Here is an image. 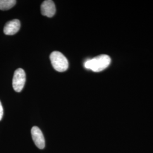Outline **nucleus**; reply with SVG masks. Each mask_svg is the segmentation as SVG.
Listing matches in <instances>:
<instances>
[{"instance_id": "6", "label": "nucleus", "mask_w": 153, "mask_h": 153, "mask_svg": "<svg viewBox=\"0 0 153 153\" xmlns=\"http://www.w3.org/2000/svg\"><path fill=\"white\" fill-rule=\"evenodd\" d=\"M21 22L18 19H13L7 22L4 28V33L7 35H13L18 32Z\"/></svg>"}, {"instance_id": "8", "label": "nucleus", "mask_w": 153, "mask_h": 153, "mask_svg": "<svg viewBox=\"0 0 153 153\" xmlns=\"http://www.w3.org/2000/svg\"><path fill=\"white\" fill-rule=\"evenodd\" d=\"M3 115H4V109H3V107H2V105L1 104V102L0 101V121L2 120Z\"/></svg>"}, {"instance_id": "7", "label": "nucleus", "mask_w": 153, "mask_h": 153, "mask_svg": "<svg viewBox=\"0 0 153 153\" xmlns=\"http://www.w3.org/2000/svg\"><path fill=\"white\" fill-rule=\"evenodd\" d=\"M15 0H0V10H7L10 9L16 5Z\"/></svg>"}, {"instance_id": "3", "label": "nucleus", "mask_w": 153, "mask_h": 153, "mask_svg": "<svg viewBox=\"0 0 153 153\" xmlns=\"http://www.w3.org/2000/svg\"><path fill=\"white\" fill-rule=\"evenodd\" d=\"M26 82V73L23 69L19 68L14 72L13 78V87L18 93L21 92L25 86Z\"/></svg>"}, {"instance_id": "2", "label": "nucleus", "mask_w": 153, "mask_h": 153, "mask_svg": "<svg viewBox=\"0 0 153 153\" xmlns=\"http://www.w3.org/2000/svg\"><path fill=\"white\" fill-rule=\"evenodd\" d=\"M50 60L53 68L59 72L65 71L68 69L69 63L65 56L58 51H54L50 55Z\"/></svg>"}, {"instance_id": "4", "label": "nucleus", "mask_w": 153, "mask_h": 153, "mask_svg": "<svg viewBox=\"0 0 153 153\" xmlns=\"http://www.w3.org/2000/svg\"><path fill=\"white\" fill-rule=\"evenodd\" d=\"M33 141L36 146L40 149L45 148V139L43 134L38 126H33L31 129Z\"/></svg>"}, {"instance_id": "5", "label": "nucleus", "mask_w": 153, "mask_h": 153, "mask_svg": "<svg viewBox=\"0 0 153 153\" xmlns=\"http://www.w3.org/2000/svg\"><path fill=\"white\" fill-rule=\"evenodd\" d=\"M56 6L53 1H44L41 5V13L42 15L47 17H52L56 13Z\"/></svg>"}, {"instance_id": "1", "label": "nucleus", "mask_w": 153, "mask_h": 153, "mask_svg": "<svg viewBox=\"0 0 153 153\" xmlns=\"http://www.w3.org/2000/svg\"><path fill=\"white\" fill-rule=\"evenodd\" d=\"M109 56L101 55L86 61L84 66L87 69H90L94 72H99L106 69L111 63Z\"/></svg>"}]
</instances>
